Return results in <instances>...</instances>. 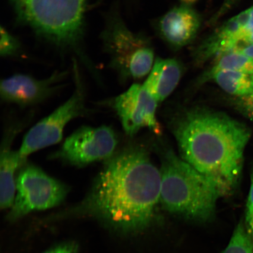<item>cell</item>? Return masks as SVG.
I'll return each mask as SVG.
<instances>
[{"label":"cell","instance_id":"1","mask_svg":"<svg viewBox=\"0 0 253 253\" xmlns=\"http://www.w3.org/2000/svg\"><path fill=\"white\" fill-rule=\"evenodd\" d=\"M160 170L143 149L130 147L104 161L89 192L61 216H84L132 233L149 226L160 202Z\"/></svg>","mask_w":253,"mask_h":253},{"label":"cell","instance_id":"2","mask_svg":"<svg viewBox=\"0 0 253 253\" xmlns=\"http://www.w3.org/2000/svg\"><path fill=\"white\" fill-rule=\"evenodd\" d=\"M173 134L183 160L216 183L222 196L235 192L251 137L248 126L226 114L196 109L178 119Z\"/></svg>","mask_w":253,"mask_h":253},{"label":"cell","instance_id":"3","mask_svg":"<svg viewBox=\"0 0 253 253\" xmlns=\"http://www.w3.org/2000/svg\"><path fill=\"white\" fill-rule=\"evenodd\" d=\"M87 0H9L18 20L61 49L74 52L93 70L83 47Z\"/></svg>","mask_w":253,"mask_h":253},{"label":"cell","instance_id":"4","mask_svg":"<svg viewBox=\"0 0 253 253\" xmlns=\"http://www.w3.org/2000/svg\"><path fill=\"white\" fill-rule=\"evenodd\" d=\"M160 172V202L165 210L194 220H211L222 196L216 183L172 151L164 156Z\"/></svg>","mask_w":253,"mask_h":253},{"label":"cell","instance_id":"5","mask_svg":"<svg viewBox=\"0 0 253 253\" xmlns=\"http://www.w3.org/2000/svg\"><path fill=\"white\" fill-rule=\"evenodd\" d=\"M110 65L122 78L140 79L149 74L154 63V50L149 39L129 30L118 9L107 12L101 33Z\"/></svg>","mask_w":253,"mask_h":253},{"label":"cell","instance_id":"6","mask_svg":"<svg viewBox=\"0 0 253 253\" xmlns=\"http://www.w3.org/2000/svg\"><path fill=\"white\" fill-rule=\"evenodd\" d=\"M69 191L65 183L39 167L25 164L16 178V197L7 217L17 220L31 211L48 210L64 201Z\"/></svg>","mask_w":253,"mask_h":253},{"label":"cell","instance_id":"7","mask_svg":"<svg viewBox=\"0 0 253 253\" xmlns=\"http://www.w3.org/2000/svg\"><path fill=\"white\" fill-rule=\"evenodd\" d=\"M74 68L76 82L74 93L67 101L38 122L25 134L18 150L24 159L35 152L58 144L62 140L63 131L68 123L87 113L84 88L76 62Z\"/></svg>","mask_w":253,"mask_h":253},{"label":"cell","instance_id":"8","mask_svg":"<svg viewBox=\"0 0 253 253\" xmlns=\"http://www.w3.org/2000/svg\"><path fill=\"white\" fill-rule=\"evenodd\" d=\"M118 142L116 132L109 126H82L66 138L51 159L84 167L109 159L116 153Z\"/></svg>","mask_w":253,"mask_h":253},{"label":"cell","instance_id":"9","mask_svg":"<svg viewBox=\"0 0 253 253\" xmlns=\"http://www.w3.org/2000/svg\"><path fill=\"white\" fill-rule=\"evenodd\" d=\"M158 102L143 85L134 84L113 102L126 134L133 135L148 127L157 134L161 128L156 116Z\"/></svg>","mask_w":253,"mask_h":253},{"label":"cell","instance_id":"10","mask_svg":"<svg viewBox=\"0 0 253 253\" xmlns=\"http://www.w3.org/2000/svg\"><path fill=\"white\" fill-rule=\"evenodd\" d=\"M66 72H55L45 79H37L30 75L16 74L2 79L0 94L5 102L20 107L35 105L51 96L62 87L61 82Z\"/></svg>","mask_w":253,"mask_h":253},{"label":"cell","instance_id":"11","mask_svg":"<svg viewBox=\"0 0 253 253\" xmlns=\"http://www.w3.org/2000/svg\"><path fill=\"white\" fill-rule=\"evenodd\" d=\"M201 24L197 11L188 4H182L161 17L157 28L161 39L173 49L178 50L195 39Z\"/></svg>","mask_w":253,"mask_h":253},{"label":"cell","instance_id":"12","mask_svg":"<svg viewBox=\"0 0 253 253\" xmlns=\"http://www.w3.org/2000/svg\"><path fill=\"white\" fill-rule=\"evenodd\" d=\"M247 18L246 11L230 19L215 30L194 51V58L202 64L211 58L237 48L241 43Z\"/></svg>","mask_w":253,"mask_h":253},{"label":"cell","instance_id":"13","mask_svg":"<svg viewBox=\"0 0 253 253\" xmlns=\"http://www.w3.org/2000/svg\"><path fill=\"white\" fill-rule=\"evenodd\" d=\"M17 130H12L2 140L0 158V207L2 210L11 208L15 200L16 173L25 164L26 159L18 151L12 150L11 143Z\"/></svg>","mask_w":253,"mask_h":253},{"label":"cell","instance_id":"14","mask_svg":"<svg viewBox=\"0 0 253 253\" xmlns=\"http://www.w3.org/2000/svg\"><path fill=\"white\" fill-rule=\"evenodd\" d=\"M182 72L178 60L157 58L143 86L158 103L163 102L178 84Z\"/></svg>","mask_w":253,"mask_h":253},{"label":"cell","instance_id":"15","mask_svg":"<svg viewBox=\"0 0 253 253\" xmlns=\"http://www.w3.org/2000/svg\"><path fill=\"white\" fill-rule=\"evenodd\" d=\"M213 81L227 93L236 97L253 95V75L245 73L220 71L201 78V81Z\"/></svg>","mask_w":253,"mask_h":253},{"label":"cell","instance_id":"16","mask_svg":"<svg viewBox=\"0 0 253 253\" xmlns=\"http://www.w3.org/2000/svg\"><path fill=\"white\" fill-rule=\"evenodd\" d=\"M220 71L240 72L253 75V60L236 50H230L216 57L212 66L202 78Z\"/></svg>","mask_w":253,"mask_h":253},{"label":"cell","instance_id":"17","mask_svg":"<svg viewBox=\"0 0 253 253\" xmlns=\"http://www.w3.org/2000/svg\"><path fill=\"white\" fill-rule=\"evenodd\" d=\"M222 253H253V243L244 221L237 224L230 242Z\"/></svg>","mask_w":253,"mask_h":253},{"label":"cell","instance_id":"18","mask_svg":"<svg viewBox=\"0 0 253 253\" xmlns=\"http://www.w3.org/2000/svg\"><path fill=\"white\" fill-rule=\"evenodd\" d=\"M21 43L15 37L6 29L1 27V41H0V55L4 58L17 55L21 51Z\"/></svg>","mask_w":253,"mask_h":253},{"label":"cell","instance_id":"19","mask_svg":"<svg viewBox=\"0 0 253 253\" xmlns=\"http://www.w3.org/2000/svg\"><path fill=\"white\" fill-rule=\"evenodd\" d=\"M244 221L246 229L251 235L253 243V172L251 174V188L247 201Z\"/></svg>","mask_w":253,"mask_h":253},{"label":"cell","instance_id":"20","mask_svg":"<svg viewBox=\"0 0 253 253\" xmlns=\"http://www.w3.org/2000/svg\"><path fill=\"white\" fill-rule=\"evenodd\" d=\"M235 104L239 112L247 118L253 120V95L236 97Z\"/></svg>","mask_w":253,"mask_h":253},{"label":"cell","instance_id":"21","mask_svg":"<svg viewBox=\"0 0 253 253\" xmlns=\"http://www.w3.org/2000/svg\"><path fill=\"white\" fill-rule=\"evenodd\" d=\"M247 12L248 17L245 25L241 43L239 47L253 43V6L247 9Z\"/></svg>","mask_w":253,"mask_h":253},{"label":"cell","instance_id":"22","mask_svg":"<svg viewBox=\"0 0 253 253\" xmlns=\"http://www.w3.org/2000/svg\"><path fill=\"white\" fill-rule=\"evenodd\" d=\"M78 247L75 243L68 242L55 246L43 253H78Z\"/></svg>","mask_w":253,"mask_h":253},{"label":"cell","instance_id":"23","mask_svg":"<svg viewBox=\"0 0 253 253\" xmlns=\"http://www.w3.org/2000/svg\"><path fill=\"white\" fill-rule=\"evenodd\" d=\"M237 0H224L222 5L218 10L216 14L213 15L211 20V24H214L219 20V19L223 17V16L228 12L233 6L235 5Z\"/></svg>","mask_w":253,"mask_h":253},{"label":"cell","instance_id":"24","mask_svg":"<svg viewBox=\"0 0 253 253\" xmlns=\"http://www.w3.org/2000/svg\"><path fill=\"white\" fill-rule=\"evenodd\" d=\"M235 50L253 60V43L240 46Z\"/></svg>","mask_w":253,"mask_h":253},{"label":"cell","instance_id":"25","mask_svg":"<svg viewBox=\"0 0 253 253\" xmlns=\"http://www.w3.org/2000/svg\"><path fill=\"white\" fill-rule=\"evenodd\" d=\"M182 1L183 2H185L186 3H188V4H189V3H192L193 2L197 1V0H182Z\"/></svg>","mask_w":253,"mask_h":253}]
</instances>
